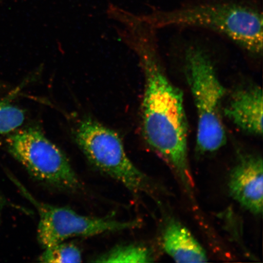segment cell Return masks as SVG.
<instances>
[{"mask_svg": "<svg viewBox=\"0 0 263 263\" xmlns=\"http://www.w3.org/2000/svg\"><path fill=\"white\" fill-rule=\"evenodd\" d=\"M124 40L136 51L144 75L141 125L144 140L171 167L184 189L192 193L188 157V121L182 92L172 83L151 40L149 28L136 19L123 23Z\"/></svg>", "mask_w": 263, "mask_h": 263, "instance_id": "cell-1", "label": "cell"}, {"mask_svg": "<svg viewBox=\"0 0 263 263\" xmlns=\"http://www.w3.org/2000/svg\"><path fill=\"white\" fill-rule=\"evenodd\" d=\"M137 17L150 29L176 26L209 29L253 54H262V14L253 0H206Z\"/></svg>", "mask_w": 263, "mask_h": 263, "instance_id": "cell-2", "label": "cell"}, {"mask_svg": "<svg viewBox=\"0 0 263 263\" xmlns=\"http://www.w3.org/2000/svg\"><path fill=\"white\" fill-rule=\"evenodd\" d=\"M185 64L197 114L196 151L202 154L216 152L227 143L222 120L225 88L211 61L200 49L190 48Z\"/></svg>", "mask_w": 263, "mask_h": 263, "instance_id": "cell-3", "label": "cell"}, {"mask_svg": "<svg viewBox=\"0 0 263 263\" xmlns=\"http://www.w3.org/2000/svg\"><path fill=\"white\" fill-rule=\"evenodd\" d=\"M74 139L88 160L104 174L130 192L152 195L157 190L153 182L127 156L117 133L90 117L78 123Z\"/></svg>", "mask_w": 263, "mask_h": 263, "instance_id": "cell-4", "label": "cell"}, {"mask_svg": "<svg viewBox=\"0 0 263 263\" xmlns=\"http://www.w3.org/2000/svg\"><path fill=\"white\" fill-rule=\"evenodd\" d=\"M6 141L9 153L35 179L59 189L81 188L67 156L39 128L16 130Z\"/></svg>", "mask_w": 263, "mask_h": 263, "instance_id": "cell-5", "label": "cell"}, {"mask_svg": "<svg viewBox=\"0 0 263 263\" xmlns=\"http://www.w3.org/2000/svg\"><path fill=\"white\" fill-rule=\"evenodd\" d=\"M21 190L37 209L39 215L37 239L44 248L73 237H89L103 233L136 228L138 221H121L106 216L103 218L81 215L65 207L52 206L34 198L24 187Z\"/></svg>", "mask_w": 263, "mask_h": 263, "instance_id": "cell-6", "label": "cell"}, {"mask_svg": "<svg viewBox=\"0 0 263 263\" xmlns=\"http://www.w3.org/2000/svg\"><path fill=\"white\" fill-rule=\"evenodd\" d=\"M262 159L255 154L241 156L230 172V196L240 205L256 215L262 212Z\"/></svg>", "mask_w": 263, "mask_h": 263, "instance_id": "cell-7", "label": "cell"}, {"mask_svg": "<svg viewBox=\"0 0 263 263\" xmlns=\"http://www.w3.org/2000/svg\"><path fill=\"white\" fill-rule=\"evenodd\" d=\"M262 92L258 86L239 88L223 107V115L247 133L262 134Z\"/></svg>", "mask_w": 263, "mask_h": 263, "instance_id": "cell-8", "label": "cell"}, {"mask_svg": "<svg viewBox=\"0 0 263 263\" xmlns=\"http://www.w3.org/2000/svg\"><path fill=\"white\" fill-rule=\"evenodd\" d=\"M162 248L176 262H205L206 253L182 223L173 218L166 222L162 234Z\"/></svg>", "mask_w": 263, "mask_h": 263, "instance_id": "cell-9", "label": "cell"}, {"mask_svg": "<svg viewBox=\"0 0 263 263\" xmlns=\"http://www.w3.org/2000/svg\"><path fill=\"white\" fill-rule=\"evenodd\" d=\"M152 252L145 246L137 245L117 246L99 256L98 262H151L154 261Z\"/></svg>", "mask_w": 263, "mask_h": 263, "instance_id": "cell-10", "label": "cell"}, {"mask_svg": "<svg viewBox=\"0 0 263 263\" xmlns=\"http://www.w3.org/2000/svg\"><path fill=\"white\" fill-rule=\"evenodd\" d=\"M39 257V261L49 263H78L82 262L81 252L77 246L62 242L48 248Z\"/></svg>", "mask_w": 263, "mask_h": 263, "instance_id": "cell-11", "label": "cell"}, {"mask_svg": "<svg viewBox=\"0 0 263 263\" xmlns=\"http://www.w3.org/2000/svg\"><path fill=\"white\" fill-rule=\"evenodd\" d=\"M25 119L24 111L9 103L0 101V136L18 129Z\"/></svg>", "mask_w": 263, "mask_h": 263, "instance_id": "cell-12", "label": "cell"}]
</instances>
